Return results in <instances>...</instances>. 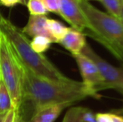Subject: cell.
Returning a JSON list of instances; mask_svg holds the SVG:
<instances>
[{
    "label": "cell",
    "mask_w": 123,
    "mask_h": 122,
    "mask_svg": "<svg viewBox=\"0 0 123 122\" xmlns=\"http://www.w3.org/2000/svg\"><path fill=\"white\" fill-rule=\"evenodd\" d=\"M88 97L91 95L82 82L71 79L66 81L49 80L38 76L24 66L22 104L29 103L34 111L51 105H72Z\"/></svg>",
    "instance_id": "6da1fadb"
},
{
    "label": "cell",
    "mask_w": 123,
    "mask_h": 122,
    "mask_svg": "<svg viewBox=\"0 0 123 122\" xmlns=\"http://www.w3.org/2000/svg\"><path fill=\"white\" fill-rule=\"evenodd\" d=\"M0 32L11 44L15 54L24 66L42 78L54 81H66V77L43 54L31 48L30 42L20 29L0 14Z\"/></svg>",
    "instance_id": "7a4b0ae2"
},
{
    "label": "cell",
    "mask_w": 123,
    "mask_h": 122,
    "mask_svg": "<svg viewBox=\"0 0 123 122\" xmlns=\"http://www.w3.org/2000/svg\"><path fill=\"white\" fill-rule=\"evenodd\" d=\"M89 27L84 34L105 47L123 63V24L120 19L98 9L85 0H79Z\"/></svg>",
    "instance_id": "3957f363"
},
{
    "label": "cell",
    "mask_w": 123,
    "mask_h": 122,
    "mask_svg": "<svg viewBox=\"0 0 123 122\" xmlns=\"http://www.w3.org/2000/svg\"><path fill=\"white\" fill-rule=\"evenodd\" d=\"M0 76L11 96L13 107L18 111L22 104L24 66L11 44L0 32Z\"/></svg>",
    "instance_id": "277c9868"
},
{
    "label": "cell",
    "mask_w": 123,
    "mask_h": 122,
    "mask_svg": "<svg viewBox=\"0 0 123 122\" xmlns=\"http://www.w3.org/2000/svg\"><path fill=\"white\" fill-rule=\"evenodd\" d=\"M81 54L89 58L96 66L103 78L104 90H117L123 76V65L122 67H116L111 64L109 62L100 57L88 43L85 46Z\"/></svg>",
    "instance_id": "5b68a950"
},
{
    "label": "cell",
    "mask_w": 123,
    "mask_h": 122,
    "mask_svg": "<svg viewBox=\"0 0 123 122\" xmlns=\"http://www.w3.org/2000/svg\"><path fill=\"white\" fill-rule=\"evenodd\" d=\"M79 68L82 83L91 95V98L100 99V91L104 90V80L95 64L83 54L73 55Z\"/></svg>",
    "instance_id": "8992f818"
},
{
    "label": "cell",
    "mask_w": 123,
    "mask_h": 122,
    "mask_svg": "<svg viewBox=\"0 0 123 122\" xmlns=\"http://www.w3.org/2000/svg\"><path fill=\"white\" fill-rule=\"evenodd\" d=\"M59 15L62 17L71 28L84 33L89 24L80 6L79 0H60Z\"/></svg>",
    "instance_id": "52a82bcc"
},
{
    "label": "cell",
    "mask_w": 123,
    "mask_h": 122,
    "mask_svg": "<svg viewBox=\"0 0 123 122\" xmlns=\"http://www.w3.org/2000/svg\"><path fill=\"white\" fill-rule=\"evenodd\" d=\"M60 44L69 52L71 53L72 55H77L81 54L87 42L84 33L70 27L68 32L61 39Z\"/></svg>",
    "instance_id": "ba28073f"
},
{
    "label": "cell",
    "mask_w": 123,
    "mask_h": 122,
    "mask_svg": "<svg viewBox=\"0 0 123 122\" xmlns=\"http://www.w3.org/2000/svg\"><path fill=\"white\" fill-rule=\"evenodd\" d=\"M70 106L68 104L51 105L35 110L32 116L26 122H55L65 108Z\"/></svg>",
    "instance_id": "9c48e42d"
},
{
    "label": "cell",
    "mask_w": 123,
    "mask_h": 122,
    "mask_svg": "<svg viewBox=\"0 0 123 122\" xmlns=\"http://www.w3.org/2000/svg\"><path fill=\"white\" fill-rule=\"evenodd\" d=\"M46 16H34L30 15L27 24L25 28L22 29V32L25 35L30 36V37H35V36H45L49 38L52 41L49 32L46 29ZM53 43V41H52Z\"/></svg>",
    "instance_id": "30bf717a"
},
{
    "label": "cell",
    "mask_w": 123,
    "mask_h": 122,
    "mask_svg": "<svg viewBox=\"0 0 123 122\" xmlns=\"http://www.w3.org/2000/svg\"><path fill=\"white\" fill-rule=\"evenodd\" d=\"M62 122H96L95 113L82 106L72 107L65 114Z\"/></svg>",
    "instance_id": "8fae6325"
},
{
    "label": "cell",
    "mask_w": 123,
    "mask_h": 122,
    "mask_svg": "<svg viewBox=\"0 0 123 122\" xmlns=\"http://www.w3.org/2000/svg\"><path fill=\"white\" fill-rule=\"evenodd\" d=\"M46 29L49 32L53 43H60L68 32L69 27H66L58 20L47 18Z\"/></svg>",
    "instance_id": "7c38bea8"
},
{
    "label": "cell",
    "mask_w": 123,
    "mask_h": 122,
    "mask_svg": "<svg viewBox=\"0 0 123 122\" xmlns=\"http://www.w3.org/2000/svg\"><path fill=\"white\" fill-rule=\"evenodd\" d=\"M13 109L11 96L0 76V115H5Z\"/></svg>",
    "instance_id": "4fadbf2b"
},
{
    "label": "cell",
    "mask_w": 123,
    "mask_h": 122,
    "mask_svg": "<svg viewBox=\"0 0 123 122\" xmlns=\"http://www.w3.org/2000/svg\"><path fill=\"white\" fill-rule=\"evenodd\" d=\"M52 41L45 36H35L30 42L31 48L38 54H43L49 49Z\"/></svg>",
    "instance_id": "5bb4252c"
},
{
    "label": "cell",
    "mask_w": 123,
    "mask_h": 122,
    "mask_svg": "<svg viewBox=\"0 0 123 122\" xmlns=\"http://www.w3.org/2000/svg\"><path fill=\"white\" fill-rule=\"evenodd\" d=\"M100 2L106 9L107 13L120 19L123 0H100Z\"/></svg>",
    "instance_id": "9a60e30c"
},
{
    "label": "cell",
    "mask_w": 123,
    "mask_h": 122,
    "mask_svg": "<svg viewBox=\"0 0 123 122\" xmlns=\"http://www.w3.org/2000/svg\"><path fill=\"white\" fill-rule=\"evenodd\" d=\"M30 15L34 16H45L49 12L44 7L42 0H28L26 3Z\"/></svg>",
    "instance_id": "2e32d148"
},
{
    "label": "cell",
    "mask_w": 123,
    "mask_h": 122,
    "mask_svg": "<svg viewBox=\"0 0 123 122\" xmlns=\"http://www.w3.org/2000/svg\"><path fill=\"white\" fill-rule=\"evenodd\" d=\"M44 7L48 12L59 14L60 11V0H42Z\"/></svg>",
    "instance_id": "e0dca14e"
},
{
    "label": "cell",
    "mask_w": 123,
    "mask_h": 122,
    "mask_svg": "<svg viewBox=\"0 0 123 122\" xmlns=\"http://www.w3.org/2000/svg\"><path fill=\"white\" fill-rule=\"evenodd\" d=\"M96 122H112L111 113V112H99L95 114Z\"/></svg>",
    "instance_id": "ac0fdd59"
},
{
    "label": "cell",
    "mask_w": 123,
    "mask_h": 122,
    "mask_svg": "<svg viewBox=\"0 0 123 122\" xmlns=\"http://www.w3.org/2000/svg\"><path fill=\"white\" fill-rule=\"evenodd\" d=\"M17 4H25V0H0V5L6 8H13Z\"/></svg>",
    "instance_id": "d6986e66"
},
{
    "label": "cell",
    "mask_w": 123,
    "mask_h": 122,
    "mask_svg": "<svg viewBox=\"0 0 123 122\" xmlns=\"http://www.w3.org/2000/svg\"><path fill=\"white\" fill-rule=\"evenodd\" d=\"M15 116H16V110L14 109H12L7 113L2 122H14Z\"/></svg>",
    "instance_id": "ffe728a7"
},
{
    "label": "cell",
    "mask_w": 123,
    "mask_h": 122,
    "mask_svg": "<svg viewBox=\"0 0 123 122\" xmlns=\"http://www.w3.org/2000/svg\"><path fill=\"white\" fill-rule=\"evenodd\" d=\"M111 113V117H112V122H123V115L120 113Z\"/></svg>",
    "instance_id": "44dd1931"
},
{
    "label": "cell",
    "mask_w": 123,
    "mask_h": 122,
    "mask_svg": "<svg viewBox=\"0 0 123 122\" xmlns=\"http://www.w3.org/2000/svg\"><path fill=\"white\" fill-rule=\"evenodd\" d=\"M14 122H26L23 115H22L19 111H16V116H15Z\"/></svg>",
    "instance_id": "7402d4cb"
},
{
    "label": "cell",
    "mask_w": 123,
    "mask_h": 122,
    "mask_svg": "<svg viewBox=\"0 0 123 122\" xmlns=\"http://www.w3.org/2000/svg\"><path fill=\"white\" fill-rule=\"evenodd\" d=\"M116 90L119 91L123 95V76H122V80H121V82H120V84H119L118 87H117V89Z\"/></svg>",
    "instance_id": "603a6c76"
},
{
    "label": "cell",
    "mask_w": 123,
    "mask_h": 122,
    "mask_svg": "<svg viewBox=\"0 0 123 122\" xmlns=\"http://www.w3.org/2000/svg\"><path fill=\"white\" fill-rule=\"evenodd\" d=\"M121 22L123 24V2H122V13H121V18H120Z\"/></svg>",
    "instance_id": "cb8c5ba5"
},
{
    "label": "cell",
    "mask_w": 123,
    "mask_h": 122,
    "mask_svg": "<svg viewBox=\"0 0 123 122\" xmlns=\"http://www.w3.org/2000/svg\"><path fill=\"white\" fill-rule=\"evenodd\" d=\"M5 116H6V115H5ZM5 116H3V115H0V122L3 121V118H4Z\"/></svg>",
    "instance_id": "d4e9b609"
},
{
    "label": "cell",
    "mask_w": 123,
    "mask_h": 122,
    "mask_svg": "<svg viewBox=\"0 0 123 122\" xmlns=\"http://www.w3.org/2000/svg\"><path fill=\"white\" fill-rule=\"evenodd\" d=\"M85 1H100V0H85Z\"/></svg>",
    "instance_id": "484cf974"
},
{
    "label": "cell",
    "mask_w": 123,
    "mask_h": 122,
    "mask_svg": "<svg viewBox=\"0 0 123 122\" xmlns=\"http://www.w3.org/2000/svg\"><path fill=\"white\" fill-rule=\"evenodd\" d=\"M27 1H28V0H25V5H26V3H27Z\"/></svg>",
    "instance_id": "4316f807"
},
{
    "label": "cell",
    "mask_w": 123,
    "mask_h": 122,
    "mask_svg": "<svg viewBox=\"0 0 123 122\" xmlns=\"http://www.w3.org/2000/svg\"><path fill=\"white\" fill-rule=\"evenodd\" d=\"M0 14H1V13H0Z\"/></svg>",
    "instance_id": "83f0119b"
}]
</instances>
